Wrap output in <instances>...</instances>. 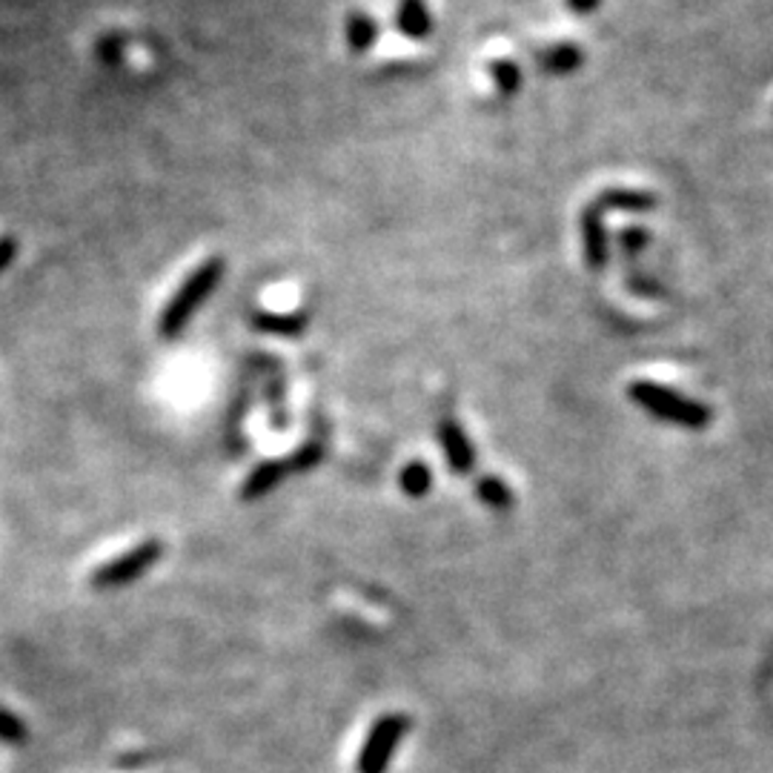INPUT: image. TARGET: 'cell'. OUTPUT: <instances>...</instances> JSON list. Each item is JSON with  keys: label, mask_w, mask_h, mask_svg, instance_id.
Returning <instances> with one entry per match:
<instances>
[{"label": "cell", "mask_w": 773, "mask_h": 773, "mask_svg": "<svg viewBox=\"0 0 773 773\" xmlns=\"http://www.w3.org/2000/svg\"><path fill=\"white\" fill-rule=\"evenodd\" d=\"M221 278H224V258L221 255L206 258L204 264L195 266V270L187 275L181 287L175 289V296L169 298V304L164 307V312H160V338H178L192 321V316L201 310V304L218 289Z\"/></svg>", "instance_id": "6da1fadb"}, {"label": "cell", "mask_w": 773, "mask_h": 773, "mask_svg": "<svg viewBox=\"0 0 773 773\" xmlns=\"http://www.w3.org/2000/svg\"><path fill=\"white\" fill-rule=\"evenodd\" d=\"M630 395L642 404L644 409H651L659 418H667V421H676V425H688V427H705L707 425V409L697 402H688L674 390H665L659 384H651V381H639V384L630 386Z\"/></svg>", "instance_id": "7a4b0ae2"}, {"label": "cell", "mask_w": 773, "mask_h": 773, "mask_svg": "<svg viewBox=\"0 0 773 773\" xmlns=\"http://www.w3.org/2000/svg\"><path fill=\"white\" fill-rule=\"evenodd\" d=\"M409 722L402 713H386L376 722V728L367 736L361 757H358V773H384L390 765V757L402 742V736L407 734Z\"/></svg>", "instance_id": "3957f363"}, {"label": "cell", "mask_w": 773, "mask_h": 773, "mask_svg": "<svg viewBox=\"0 0 773 773\" xmlns=\"http://www.w3.org/2000/svg\"><path fill=\"white\" fill-rule=\"evenodd\" d=\"M158 556H160L158 542H144V545L132 547L129 554L118 556V559H112L100 570H95L92 582L98 584V587H118V584L135 582L141 573H146V570L158 561Z\"/></svg>", "instance_id": "277c9868"}, {"label": "cell", "mask_w": 773, "mask_h": 773, "mask_svg": "<svg viewBox=\"0 0 773 773\" xmlns=\"http://www.w3.org/2000/svg\"><path fill=\"white\" fill-rule=\"evenodd\" d=\"M439 439H441V448H444V455H448L450 467H453V473H471L473 464H476V450H473L467 432L455 425L453 418H448V421H441Z\"/></svg>", "instance_id": "5b68a950"}, {"label": "cell", "mask_w": 773, "mask_h": 773, "mask_svg": "<svg viewBox=\"0 0 773 773\" xmlns=\"http://www.w3.org/2000/svg\"><path fill=\"white\" fill-rule=\"evenodd\" d=\"M293 473V464H289V459H273V462L266 464H258L255 471L247 476V481H243L241 487V499L252 501V499H261V496H266L273 487H278L284 478Z\"/></svg>", "instance_id": "8992f818"}, {"label": "cell", "mask_w": 773, "mask_h": 773, "mask_svg": "<svg viewBox=\"0 0 773 773\" xmlns=\"http://www.w3.org/2000/svg\"><path fill=\"white\" fill-rule=\"evenodd\" d=\"M395 26L409 40L430 38L432 17L425 0H402L399 12H395Z\"/></svg>", "instance_id": "52a82bcc"}, {"label": "cell", "mask_w": 773, "mask_h": 773, "mask_svg": "<svg viewBox=\"0 0 773 773\" xmlns=\"http://www.w3.org/2000/svg\"><path fill=\"white\" fill-rule=\"evenodd\" d=\"M344 38H347V46L353 52L365 55L379 40V23L372 21L367 12H349L347 23H344Z\"/></svg>", "instance_id": "ba28073f"}, {"label": "cell", "mask_w": 773, "mask_h": 773, "mask_svg": "<svg viewBox=\"0 0 773 773\" xmlns=\"http://www.w3.org/2000/svg\"><path fill=\"white\" fill-rule=\"evenodd\" d=\"M255 330L270 335H284V338H296L307 330V316L301 312H258L252 319Z\"/></svg>", "instance_id": "9c48e42d"}, {"label": "cell", "mask_w": 773, "mask_h": 773, "mask_svg": "<svg viewBox=\"0 0 773 773\" xmlns=\"http://www.w3.org/2000/svg\"><path fill=\"white\" fill-rule=\"evenodd\" d=\"M582 229H584V255H587V264H591L593 270H599V266L605 264V227H602V215L596 206L584 213Z\"/></svg>", "instance_id": "30bf717a"}, {"label": "cell", "mask_w": 773, "mask_h": 773, "mask_svg": "<svg viewBox=\"0 0 773 773\" xmlns=\"http://www.w3.org/2000/svg\"><path fill=\"white\" fill-rule=\"evenodd\" d=\"M476 493H478V499L485 501L487 508L508 510L510 504H513V490H510V487L504 485L499 476L481 478V481L476 485Z\"/></svg>", "instance_id": "8fae6325"}, {"label": "cell", "mask_w": 773, "mask_h": 773, "mask_svg": "<svg viewBox=\"0 0 773 773\" xmlns=\"http://www.w3.org/2000/svg\"><path fill=\"white\" fill-rule=\"evenodd\" d=\"M402 487L404 493L413 496V499H421V496L430 493L432 487V473L425 462H409L402 471Z\"/></svg>", "instance_id": "7c38bea8"}, {"label": "cell", "mask_w": 773, "mask_h": 773, "mask_svg": "<svg viewBox=\"0 0 773 773\" xmlns=\"http://www.w3.org/2000/svg\"><path fill=\"white\" fill-rule=\"evenodd\" d=\"M582 63V49L570 44L554 46L545 52V69L547 72H556V75H564V72H573V69Z\"/></svg>", "instance_id": "4fadbf2b"}, {"label": "cell", "mask_w": 773, "mask_h": 773, "mask_svg": "<svg viewBox=\"0 0 773 773\" xmlns=\"http://www.w3.org/2000/svg\"><path fill=\"white\" fill-rule=\"evenodd\" d=\"M490 75H493V84L501 95H513L522 86V69L510 58H499V61L490 63Z\"/></svg>", "instance_id": "5bb4252c"}, {"label": "cell", "mask_w": 773, "mask_h": 773, "mask_svg": "<svg viewBox=\"0 0 773 773\" xmlns=\"http://www.w3.org/2000/svg\"><path fill=\"white\" fill-rule=\"evenodd\" d=\"M321 455H324V448H321L319 441H307L301 450L289 455V464H293V471H310V467L321 462Z\"/></svg>", "instance_id": "9a60e30c"}, {"label": "cell", "mask_w": 773, "mask_h": 773, "mask_svg": "<svg viewBox=\"0 0 773 773\" xmlns=\"http://www.w3.org/2000/svg\"><path fill=\"white\" fill-rule=\"evenodd\" d=\"M23 734H26V730H23L21 722H17L12 713L0 707V739H9V742H23Z\"/></svg>", "instance_id": "2e32d148"}, {"label": "cell", "mask_w": 773, "mask_h": 773, "mask_svg": "<svg viewBox=\"0 0 773 773\" xmlns=\"http://www.w3.org/2000/svg\"><path fill=\"white\" fill-rule=\"evenodd\" d=\"M15 241L12 238H0V270H7L9 264H12V258H15Z\"/></svg>", "instance_id": "e0dca14e"}, {"label": "cell", "mask_w": 773, "mask_h": 773, "mask_svg": "<svg viewBox=\"0 0 773 773\" xmlns=\"http://www.w3.org/2000/svg\"><path fill=\"white\" fill-rule=\"evenodd\" d=\"M568 3L573 12H579V15H587V12H593V9L599 7V0H568Z\"/></svg>", "instance_id": "ac0fdd59"}]
</instances>
